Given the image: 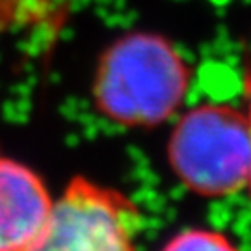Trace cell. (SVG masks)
<instances>
[{"mask_svg":"<svg viewBox=\"0 0 251 251\" xmlns=\"http://www.w3.org/2000/svg\"><path fill=\"white\" fill-rule=\"evenodd\" d=\"M52 199L41 177L0 156V251H23L41 231Z\"/></svg>","mask_w":251,"mask_h":251,"instance_id":"4","label":"cell"},{"mask_svg":"<svg viewBox=\"0 0 251 251\" xmlns=\"http://www.w3.org/2000/svg\"><path fill=\"white\" fill-rule=\"evenodd\" d=\"M76 0H0V32H26L62 26Z\"/></svg>","mask_w":251,"mask_h":251,"instance_id":"5","label":"cell"},{"mask_svg":"<svg viewBox=\"0 0 251 251\" xmlns=\"http://www.w3.org/2000/svg\"><path fill=\"white\" fill-rule=\"evenodd\" d=\"M248 186H250V192H251V175H250V180H248Z\"/></svg>","mask_w":251,"mask_h":251,"instance_id":"8","label":"cell"},{"mask_svg":"<svg viewBox=\"0 0 251 251\" xmlns=\"http://www.w3.org/2000/svg\"><path fill=\"white\" fill-rule=\"evenodd\" d=\"M142 218L117 190L75 179L23 251H136Z\"/></svg>","mask_w":251,"mask_h":251,"instance_id":"3","label":"cell"},{"mask_svg":"<svg viewBox=\"0 0 251 251\" xmlns=\"http://www.w3.org/2000/svg\"><path fill=\"white\" fill-rule=\"evenodd\" d=\"M188 86V65L166 37L132 32L100 54L93 100L114 123L154 126L179 110Z\"/></svg>","mask_w":251,"mask_h":251,"instance_id":"1","label":"cell"},{"mask_svg":"<svg viewBox=\"0 0 251 251\" xmlns=\"http://www.w3.org/2000/svg\"><path fill=\"white\" fill-rule=\"evenodd\" d=\"M248 119H250V123H251V90H250V110H248Z\"/></svg>","mask_w":251,"mask_h":251,"instance_id":"7","label":"cell"},{"mask_svg":"<svg viewBox=\"0 0 251 251\" xmlns=\"http://www.w3.org/2000/svg\"><path fill=\"white\" fill-rule=\"evenodd\" d=\"M162 251H238V248L222 233L194 229L171 238Z\"/></svg>","mask_w":251,"mask_h":251,"instance_id":"6","label":"cell"},{"mask_svg":"<svg viewBox=\"0 0 251 251\" xmlns=\"http://www.w3.org/2000/svg\"><path fill=\"white\" fill-rule=\"evenodd\" d=\"M173 171L201 196H229L251 175V123L227 104H203L180 119L170 140Z\"/></svg>","mask_w":251,"mask_h":251,"instance_id":"2","label":"cell"}]
</instances>
